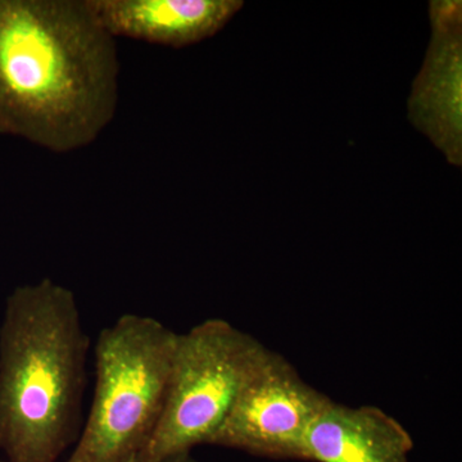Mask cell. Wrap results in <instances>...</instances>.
Wrapping results in <instances>:
<instances>
[{"mask_svg": "<svg viewBox=\"0 0 462 462\" xmlns=\"http://www.w3.org/2000/svg\"><path fill=\"white\" fill-rule=\"evenodd\" d=\"M89 338L71 289L51 279L9 294L0 325V456L57 462L75 436Z\"/></svg>", "mask_w": 462, "mask_h": 462, "instance_id": "obj_2", "label": "cell"}, {"mask_svg": "<svg viewBox=\"0 0 462 462\" xmlns=\"http://www.w3.org/2000/svg\"><path fill=\"white\" fill-rule=\"evenodd\" d=\"M307 461L410 462L411 434L375 406H346L333 400L316 418L306 439Z\"/></svg>", "mask_w": 462, "mask_h": 462, "instance_id": "obj_8", "label": "cell"}, {"mask_svg": "<svg viewBox=\"0 0 462 462\" xmlns=\"http://www.w3.org/2000/svg\"><path fill=\"white\" fill-rule=\"evenodd\" d=\"M176 337L136 314L100 331L89 415L67 462H142L162 416Z\"/></svg>", "mask_w": 462, "mask_h": 462, "instance_id": "obj_3", "label": "cell"}, {"mask_svg": "<svg viewBox=\"0 0 462 462\" xmlns=\"http://www.w3.org/2000/svg\"><path fill=\"white\" fill-rule=\"evenodd\" d=\"M0 462H5V460H3L2 456H0Z\"/></svg>", "mask_w": 462, "mask_h": 462, "instance_id": "obj_10", "label": "cell"}, {"mask_svg": "<svg viewBox=\"0 0 462 462\" xmlns=\"http://www.w3.org/2000/svg\"><path fill=\"white\" fill-rule=\"evenodd\" d=\"M112 38L184 48L221 32L243 8L242 0H84Z\"/></svg>", "mask_w": 462, "mask_h": 462, "instance_id": "obj_7", "label": "cell"}, {"mask_svg": "<svg viewBox=\"0 0 462 462\" xmlns=\"http://www.w3.org/2000/svg\"><path fill=\"white\" fill-rule=\"evenodd\" d=\"M431 41L407 116L449 163L462 165V3L430 2Z\"/></svg>", "mask_w": 462, "mask_h": 462, "instance_id": "obj_6", "label": "cell"}, {"mask_svg": "<svg viewBox=\"0 0 462 462\" xmlns=\"http://www.w3.org/2000/svg\"><path fill=\"white\" fill-rule=\"evenodd\" d=\"M156 462H199L197 458L193 457L191 452H184V454H178L169 456V457L161 458Z\"/></svg>", "mask_w": 462, "mask_h": 462, "instance_id": "obj_9", "label": "cell"}, {"mask_svg": "<svg viewBox=\"0 0 462 462\" xmlns=\"http://www.w3.org/2000/svg\"><path fill=\"white\" fill-rule=\"evenodd\" d=\"M330 401L272 351L240 392L212 445L307 461V433Z\"/></svg>", "mask_w": 462, "mask_h": 462, "instance_id": "obj_5", "label": "cell"}, {"mask_svg": "<svg viewBox=\"0 0 462 462\" xmlns=\"http://www.w3.org/2000/svg\"><path fill=\"white\" fill-rule=\"evenodd\" d=\"M118 72L84 0H0V134L54 153L87 147L114 120Z\"/></svg>", "mask_w": 462, "mask_h": 462, "instance_id": "obj_1", "label": "cell"}, {"mask_svg": "<svg viewBox=\"0 0 462 462\" xmlns=\"http://www.w3.org/2000/svg\"><path fill=\"white\" fill-rule=\"evenodd\" d=\"M272 349L223 319L178 334L165 406L142 462L212 445L240 392Z\"/></svg>", "mask_w": 462, "mask_h": 462, "instance_id": "obj_4", "label": "cell"}]
</instances>
